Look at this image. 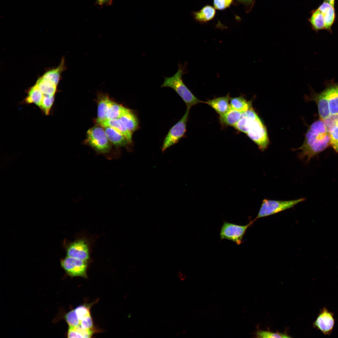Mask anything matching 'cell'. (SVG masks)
<instances>
[{
	"label": "cell",
	"mask_w": 338,
	"mask_h": 338,
	"mask_svg": "<svg viewBox=\"0 0 338 338\" xmlns=\"http://www.w3.org/2000/svg\"><path fill=\"white\" fill-rule=\"evenodd\" d=\"M257 338H290L286 334L277 332L274 333L268 331L258 330L255 333Z\"/></svg>",
	"instance_id": "cell-30"
},
{
	"label": "cell",
	"mask_w": 338,
	"mask_h": 338,
	"mask_svg": "<svg viewBox=\"0 0 338 338\" xmlns=\"http://www.w3.org/2000/svg\"><path fill=\"white\" fill-rule=\"evenodd\" d=\"M79 326L84 329H92L93 324L90 315L85 317L81 320Z\"/></svg>",
	"instance_id": "cell-34"
},
{
	"label": "cell",
	"mask_w": 338,
	"mask_h": 338,
	"mask_svg": "<svg viewBox=\"0 0 338 338\" xmlns=\"http://www.w3.org/2000/svg\"><path fill=\"white\" fill-rule=\"evenodd\" d=\"M181 276H182V275H181V273L180 272H179L178 273V274H177V276H178V277L179 278H181Z\"/></svg>",
	"instance_id": "cell-38"
},
{
	"label": "cell",
	"mask_w": 338,
	"mask_h": 338,
	"mask_svg": "<svg viewBox=\"0 0 338 338\" xmlns=\"http://www.w3.org/2000/svg\"><path fill=\"white\" fill-rule=\"evenodd\" d=\"M104 128L109 140L115 146H125L131 143L124 135L113 128L110 127Z\"/></svg>",
	"instance_id": "cell-18"
},
{
	"label": "cell",
	"mask_w": 338,
	"mask_h": 338,
	"mask_svg": "<svg viewBox=\"0 0 338 338\" xmlns=\"http://www.w3.org/2000/svg\"><path fill=\"white\" fill-rule=\"evenodd\" d=\"M120 119L131 134H132L138 128V119L136 115L130 110L128 109Z\"/></svg>",
	"instance_id": "cell-21"
},
{
	"label": "cell",
	"mask_w": 338,
	"mask_h": 338,
	"mask_svg": "<svg viewBox=\"0 0 338 338\" xmlns=\"http://www.w3.org/2000/svg\"><path fill=\"white\" fill-rule=\"evenodd\" d=\"M322 13L325 21V29L331 33V27L335 18L334 7L328 2L325 1L318 8Z\"/></svg>",
	"instance_id": "cell-16"
},
{
	"label": "cell",
	"mask_w": 338,
	"mask_h": 338,
	"mask_svg": "<svg viewBox=\"0 0 338 338\" xmlns=\"http://www.w3.org/2000/svg\"><path fill=\"white\" fill-rule=\"evenodd\" d=\"M113 102H114L110 99L108 95L102 93L99 94L98 97L97 118L96 120L106 119L107 112Z\"/></svg>",
	"instance_id": "cell-17"
},
{
	"label": "cell",
	"mask_w": 338,
	"mask_h": 338,
	"mask_svg": "<svg viewBox=\"0 0 338 338\" xmlns=\"http://www.w3.org/2000/svg\"><path fill=\"white\" fill-rule=\"evenodd\" d=\"M335 321L334 313L324 307L320 310L313 326L324 335H330L332 332Z\"/></svg>",
	"instance_id": "cell-9"
},
{
	"label": "cell",
	"mask_w": 338,
	"mask_h": 338,
	"mask_svg": "<svg viewBox=\"0 0 338 338\" xmlns=\"http://www.w3.org/2000/svg\"><path fill=\"white\" fill-rule=\"evenodd\" d=\"M246 134L258 145L261 151L267 148L269 140L266 129L258 115L249 123Z\"/></svg>",
	"instance_id": "cell-5"
},
{
	"label": "cell",
	"mask_w": 338,
	"mask_h": 338,
	"mask_svg": "<svg viewBox=\"0 0 338 338\" xmlns=\"http://www.w3.org/2000/svg\"><path fill=\"white\" fill-rule=\"evenodd\" d=\"M230 109L244 112L252 107L251 103L242 96L230 98Z\"/></svg>",
	"instance_id": "cell-24"
},
{
	"label": "cell",
	"mask_w": 338,
	"mask_h": 338,
	"mask_svg": "<svg viewBox=\"0 0 338 338\" xmlns=\"http://www.w3.org/2000/svg\"><path fill=\"white\" fill-rule=\"evenodd\" d=\"M65 319L69 326L76 327L80 325V321L74 310L70 311L66 315Z\"/></svg>",
	"instance_id": "cell-31"
},
{
	"label": "cell",
	"mask_w": 338,
	"mask_h": 338,
	"mask_svg": "<svg viewBox=\"0 0 338 338\" xmlns=\"http://www.w3.org/2000/svg\"><path fill=\"white\" fill-rule=\"evenodd\" d=\"M54 99V95L44 94L43 97L39 107L45 114L48 115L53 105Z\"/></svg>",
	"instance_id": "cell-29"
},
{
	"label": "cell",
	"mask_w": 338,
	"mask_h": 338,
	"mask_svg": "<svg viewBox=\"0 0 338 338\" xmlns=\"http://www.w3.org/2000/svg\"><path fill=\"white\" fill-rule=\"evenodd\" d=\"M238 3L242 4L246 12L250 11L254 3V0H236Z\"/></svg>",
	"instance_id": "cell-35"
},
{
	"label": "cell",
	"mask_w": 338,
	"mask_h": 338,
	"mask_svg": "<svg viewBox=\"0 0 338 338\" xmlns=\"http://www.w3.org/2000/svg\"><path fill=\"white\" fill-rule=\"evenodd\" d=\"M96 122L103 127H111L124 135L130 142H131L132 134L128 130L120 119H105L96 120Z\"/></svg>",
	"instance_id": "cell-14"
},
{
	"label": "cell",
	"mask_w": 338,
	"mask_h": 338,
	"mask_svg": "<svg viewBox=\"0 0 338 338\" xmlns=\"http://www.w3.org/2000/svg\"><path fill=\"white\" fill-rule=\"evenodd\" d=\"M186 64L183 66L181 63H178L177 72L171 77H165L164 82L161 87H167L174 90L185 102L187 109L190 110L193 106L204 102L197 98L183 82L182 78L183 75L186 72Z\"/></svg>",
	"instance_id": "cell-2"
},
{
	"label": "cell",
	"mask_w": 338,
	"mask_h": 338,
	"mask_svg": "<svg viewBox=\"0 0 338 338\" xmlns=\"http://www.w3.org/2000/svg\"><path fill=\"white\" fill-rule=\"evenodd\" d=\"M243 112L230 109L223 115L220 116V120L223 124L234 127L241 118Z\"/></svg>",
	"instance_id": "cell-22"
},
{
	"label": "cell",
	"mask_w": 338,
	"mask_h": 338,
	"mask_svg": "<svg viewBox=\"0 0 338 338\" xmlns=\"http://www.w3.org/2000/svg\"><path fill=\"white\" fill-rule=\"evenodd\" d=\"M305 200L304 198L289 201L270 200L265 199L262 201L259 211L255 219L291 208Z\"/></svg>",
	"instance_id": "cell-4"
},
{
	"label": "cell",
	"mask_w": 338,
	"mask_h": 338,
	"mask_svg": "<svg viewBox=\"0 0 338 338\" xmlns=\"http://www.w3.org/2000/svg\"><path fill=\"white\" fill-rule=\"evenodd\" d=\"M189 112V109H187L182 119L170 130L163 142L161 149L162 152L177 143L184 135L186 131Z\"/></svg>",
	"instance_id": "cell-7"
},
{
	"label": "cell",
	"mask_w": 338,
	"mask_h": 338,
	"mask_svg": "<svg viewBox=\"0 0 338 338\" xmlns=\"http://www.w3.org/2000/svg\"><path fill=\"white\" fill-rule=\"evenodd\" d=\"M330 146V137L324 121L319 119L312 123L306 132L302 145L296 150H300L298 155L300 160L307 162Z\"/></svg>",
	"instance_id": "cell-1"
},
{
	"label": "cell",
	"mask_w": 338,
	"mask_h": 338,
	"mask_svg": "<svg viewBox=\"0 0 338 338\" xmlns=\"http://www.w3.org/2000/svg\"><path fill=\"white\" fill-rule=\"evenodd\" d=\"M310 90V94L305 95V98L308 101L315 102L317 106L319 118L323 120L330 116L328 102L325 94L323 90L320 92H316L311 88Z\"/></svg>",
	"instance_id": "cell-11"
},
{
	"label": "cell",
	"mask_w": 338,
	"mask_h": 338,
	"mask_svg": "<svg viewBox=\"0 0 338 338\" xmlns=\"http://www.w3.org/2000/svg\"><path fill=\"white\" fill-rule=\"evenodd\" d=\"M253 221L244 225H238L232 223L224 222L221 227L220 235L221 240L228 239L239 245L242 242L243 237L248 228Z\"/></svg>",
	"instance_id": "cell-6"
},
{
	"label": "cell",
	"mask_w": 338,
	"mask_h": 338,
	"mask_svg": "<svg viewBox=\"0 0 338 338\" xmlns=\"http://www.w3.org/2000/svg\"><path fill=\"white\" fill-rule=\"evenodd\" d=\"M90 305H84L79 306L74 310L80 321L85 317L90 315Z\"/></svg>",
	"instance_id": "cell-32"
},
{
	"label": "cell",
	"mask_w": 338,
	"mask_h": 338,
	"mask_svg": "<svg viewBox=\"0 0 338 338\" xmlns=\"http://www.w3.org/2000/svg\"><path fill=\"white\" fill-rule=\"evenodd\" d=\"M103 127L100 125L88 130L87 132L86 143L97 153L110 159L109 154L112 146Z\"/></svg>",
	"instance_id": "cell-3"
},
{
	"label": "cell",
	"mask_w": 338,
	"mask_h": 338,
	"mask_svg": "<svg viewBox=\"0 0 338 338\" xmlns=\"http://www.w3.org/2000/svg\"><path fill=\"white\" fill-rule=\"evenodd\" d=\"M61 265L71 277H87V261L67 256L61 261Z\"/></svg>",
	"instance_id": "cell-8"
},
{
	"label": "cell",
	"mask_w": 338,
	"mask_h": 338,
	"mask_svg": "<svg viewBox=\"0 0 338 338\" xmlns=\"http://www.w3.org/2000/svg\"><path fill=\"white\" fill-rule=\"evenodd\" d=\"M43 96L44 94L36 84L29 90L25 101L28 104L34 103L39 107Z\"/></svg>",
	"instance_id": "cell-23"
},
{
	"label": "cell",
	"mask_w": 338,
	"mask_h": 338,
	"mask_svg": "<svg viewBox=\"0 0 338 338\" xmlns=\"http://www.w3.org/2000/svg\"><path fill=\"white\" fill-rule=\"evenodd\" d=\"M44 94L55 95L57 86L42 77L39 78L36 84Z\"/></svg>",
	"instance_id": "cell-26"
},
{
	"label": "cell",
	"mask_w": 338,
	"mask_h": 338,
	"mask_svg": "<svg viewBox=\"0 0 338 338\" xmlns=\"http://www.w3.org/2000/svg\"><path fill=\"white\" fill-rule=\"evenodd\" d=\"M330 135V146L338 152V114L332 115L323 120Z\"/></svg>",
	"instance_id": "cell-13"
},
{
	"label": "cell",
	"mask_w": 338,
	"mask_h": 338,
	"mask_svg": "<svg viewBox=\"0 0 338 338\" xmlns=\"http://www.w3.org/2000/svg\"><path fill=\"white\" fill-rule=\"evenodd\" d=\"M313 29L316 31L325 29V21L324 16L321 11L318 8L314 12L309 19Z\"/></svg>",
	"instance_id": "cell-27"
},
{
	"label": "cell",
	"mask_w": 338,
	"mask_h": 338,
	"mask_svg": "<svg viewBox=\"0 0 338 338\" xmlns=\"http://www.w3.org/2000/svg\"><path fill=\"white\" fill-rule=\"evenodd\" d=\"M216 13L214 8L207 5L199 11L192 13L194 19L200 22H205L212 19Z\"/></svg>",
	"instance_id": "cell-19"
},
{
	"label": "cell",
	"mask_w": 338,
	"mask_h": 338,
	"mask_svg": "<svg viewBox=\"0 0 338 338\" xmlns=\"http://www.w3.org/2000/svg\"><path fill=\"white\" fill-rule=\"evenodd\" d=\"M92 329H86L80 326H69L67 333L68 338H90L93 334Z\"/></svg>",
	"instance_id": "cell-25"
},
{
	"label": "cell",
	"mask_w": 338,
	"mask_h": 338,
	"mask_svg": "<svg viewBox=\"0 0 338 338\" xmlns=\"http://www.w3.org/2000/svg\"><path fill=\"white\" fill-rule=\"evenodd\" d=\"M66 68L64 59L63 58L60 64L57 68L48 71L42 77L57 86L60 80L61 73Z\"/></svg>",
	"instance_id": "cell-20"
},
{
	"label": "cell",
	"mask_w": 338,
	"mask_h": 338,
	"mask_svg": "<svg viewBox=\"0 0 338 338\" xmlns=\"http://www.w3.org/2000/svg\"><path fill=\"white\" fill-rule=\"evenodd\" d=\"M128 109L114 102L107 112L106 119H120Z\"/></svg>",
	"instance_id": "cell-28"
},
{
	"label": "cell",
	"mask_w": 338,
	"mask_h": 338,
	"mask_svg": "<svg viewBox=\"0 0 338 338\" xmlns=\"http://www.w3.org/2000/svg\"><path fill=\"white\" fill-rule=\"evenodd\" d=\"M335 0H326L325 1L330 3L332 6L334 7Z\"/></svg>",
	"instance_id": "cell-37"
},
{
	"label": "cell",
	"mask_w": 338,
	"mask_h": 338,
	"mask_svg": "<svg viewBox=\"0 0 338 338\" xmlns=\"http://www.w3.org/2000/svg\"><path fill=\"white\" fill-rule=\"evenodd\" d=\"M230 100V97L228 93L226 96L215 98L203 103L212 107L220 116H221L230 109L229 103Z\"/></svg>",
	"instance_id": "cell-15"
},
{
	"label": "cell",
	"mask_w": 338,
	"mask_h": 338,
	"mask_svg": "<svg viewBox=\"0 0 338 338\" xmlns=\"http://www.w3.org/2000/svg\"><path fill=\"white\" fill-rule=\"evenodd\" d=\"M97 3L100 5L104 4L110 5L112 2V0H96Z\"/></svg>",
	"instance_id": "cell-36"
},
{
	"label": "cell",
	"mask_w": 338,
	"mask_h": 338,
	"mask_svg": "<svg viewBox=\"0 0 338 338\" xmlns=\"http://www.w3.org/2000/svg\"><path fill=\"white\" fill-rule=\"evenodd\" d=\"M323 90L327 101L330 115L338 114V82L334 79L326 80Z\"/></svg>",
	"instance_id": "cell-10"
},
{
	"label": "cell",
	"mask_w": 338,
	"mask_h": 338,
	"mask_svg": "<svg viewBox=\"0 0 338 338\" xmlns=\"http://www.w3.org/2000/svg\"><path fill=\"white\" fill-rule=\"evenodd\" d=\"M67 254L69 257L87 261L89 258L88 245L82 240L76 241L68 247Z\"/></svg>",
	"instance_id": "cell-12"
},
{
	"label": "cell",
	"mask_w": 338,
	"mask_h": 338,
	"mask_svg": "<svg viewBox=\"0 0 338 338\" xmlns=\"http://www.w3.org/2000/svg\"><path fill=\"white\" fill-rule=\"evenodd\" d=\"M233 0H213V5L215 9L222 10L229 7Z\"/></svg>",
	"instance_id": "cell-33"
}]
</instances>
